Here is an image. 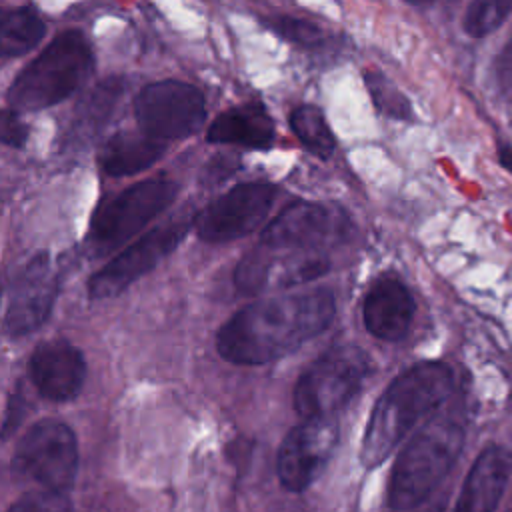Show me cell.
<instances>
[{
	"instance_id": "4fadbf2b",
	"label": "cell",
	"mask_w": 512,
	"mask_h": 512,
	"mask_svg": "<svg viewBox=\"0 0 512 512\" xmlns=\"http://www.w3.org/2000/svg\"><path fill=\"white\" fill-rule=\"evenodd\" d=\"M338 442V422L332 418H308L294 426L278 450V478L284 488L300 492L310 486L328 462Z\"/></svg>"
},
{
	"instance_id": "9c48e42d",
	"label": "cell",
	"mask_w": 512,
	"mask_h": 512,
	"mask_svg": "<svg viewBox=\"0 0 512 512\" xmlns=\"http://www.w3.org/2000/svg\"><path fill=\"white\" fill-rule=\"evenodd\" d=\"M140 130L156 140H178L200 130L206 118L202 92L180 80H160L144 86L134 100Z\"/></svg>"
},
{
	"instance_id": "ffe728a7",
	"label": "cell",
	"mask_w": 512,
	"mask_h": 512,
	"mask_svg": "<svg viewBox=\"0 0 512 512\" xmlns=\"http://www.w3.org/2000/svg\"><path fill=\"white\" fill-rule=\"evenodd\" d=\"M122 92L124 82L120 78H104L100 84H96L76 106L68 132V144L78 146L80 142H86L98 134L110 120Z\"/></svg>"
},
{
	"instance_id": "d6986e66",
	"label": "cell",
	"mask_w": 512,
	"mask_h": 512,
	"mask_svg": "<svg viewBox=\"0 0 512 512\" xmlns=\"http://www.w3.org/2000/svg\"><path fill=\"white\" fill-rule=\"evenodd\" d=\"M164 150L166 144L162 140H156L144 132H118L98 150V164L108 176H132L150 168L164 154Z\"/></svg>"
},
{
	"instance_id": "9a60e30c",
	"label": "cell",
	"mask_w": 512,
	"mask_h": 512,
	"mask_svg": "<svg viewBox=\"0 0 512 512\" xmlns=\"http://www.w3.org/2000/svg\"><path fill=\"white\" fill-rule=\"evenodd\" d=\"M28 376L38 394L52 402H70L82 390L86 360L70 342L56 338L40 344L28 360Z\"/></svg>"
},
{
	"instance_id": "ba28073f",
	"label": "cell",
	"mask_w": 512,
	"mask_h": 512,
	"mask_svg": "<svg viewBox=\"0 0 512 512\" xmlns=\"http://www.w3.org/2000/svg\"><path fill=\"white\" fill-rule=\"evenodd\" d=\"M76 436L64 422L40 420L18 442L12 456V472L44 490L62 492L76 476Z\"/></svg>"
},
{
	"instance_id": "8fae6325",
	"label": "cell",
	"mask_w": 512,
	"mask_h": 512,
	"mask_svg": "<svg viewBox=\"0 0 512 512\" xmlns=\"http://www.w3.org/2000/svg\"><path fill=\"white\" fill-rule=\"evenodd\" d=\"M276 194V186L268 182L238 184L194 216L196 234L204 242H230L246 236L264 222Z\"/></svg>"
},
{
	"instance_id": "6da1fadb",
	"label": "cell",
	"mask_w": 512,
	"mask_h": 512,
	"mask_svg": "<svg viewBox=\"0 0 512 512\" xmlns=\"http://www.w3.org/2000/svg\"><path fill=\"white\" fill-rule=\"evenodd\" d=\"M334 314L336 300L328 288L252 302L218 330L216 348L232 364H266L292 354L324 332Z\"/></svg>"
},
{
	"instance_id": "44dd1931",
	"label": "cell",
	"mask_w": 512,
	"mask_h": 512,
	"mask_svg": "<svg viewBox=\"0 0 512 512\" xmlns=\"http://www.w3.org/2000/svg\"><path fill=\"white\" fill-rule=\"evenodd\" d=\"M46 24L30 6L10 8L0 20V52L4 58L22 56L32 50L44 36Z\"/></svg>"
},
{
	"instance_id": "ac0fdd59",
	"label": "cell",
	"mask_w": 512,
	"mask_h": 512,
	"mask_svg": "<svg viewBox=\"0 0 512 512\" xmlns=\"http://www.w3.org/2000/svg\"><path fill=\"white\" fill-rule=\"evenodd\" d=\"M276 126L268 110L260 102L234 106L218 114L206 132V140L214 144H236L244 148L264 150L272 146Z\"/></svg>"
},
{
	"instance_id": "52a82bcc",
	"label": "cell",
	"mask_w": 512,
	"mask_h": 512,
	"mask_svg": "<svg viewBox=\"0 0 512 512\" xmlns=\"http://www.w3.org/2000/svg\"><path fill=\"white\" fill-rule=\"evenodd\" d=\"M350 236L348 216L328 204L300 200L284 208L260 234V246L272 252L324 254Z\"/></svg>"
},
{
	"instance_id": "3957f363",
	"label": "cell",
	"mask_w": 512,
	"mask_h": 512,
	"mask_svg": "<svg viewBox=\"0 0 512 512\" xmlns=\"http://www.w3.org/2000/svg\"><path fill=\"white\" fill-rule=\"evenodd\" d=\"M464 444L462 424L448 414L430 418L400 452L388 482V506H420L454 466Z\"/></svg>"
},
{
	"instance_id": "f1b7e54d",
	"label": "cell",
	"mask_w": 512,
	"mask_h": 512,
	"mask_svg": "<svg viewBox=\"0 0 512 512\" xmlns=\"http://www.w3.org/2000/svg\"><path fill=\"white\" fill-rule=\"evenodd\" d=\"M498 160L512 174V146L508 142L498 144Z\"/></svg>"
},
{
	"instance_id": "277c9868",
	"label": "cell",
	"mask_w": 512,
	"mask_h": 512,
	"mask_svg": "<svg viewBox=\"0 0 512 512\" xmlns=\"http://www.w3.org/2000/svg\"><path fill=\"white\" fill-rule=\"evenodd\" d=\"M94 70L90 42L80 30L60 32L32 62H28L8 88L14 112H34L54 106L74 94Z\"/></svg>"
},
{
	"instance_id": "484cf974",
	"label": "cell",
	"mask_w": 512,
	"mask_h": 512,
	"mask_svg": "<svg viewBox=\"0 0 512 512\" xmlns=\"http://www.w3.org/2000/svg\"><path fill=\"white\" fill-rule=\"evenodd\" d=\"M8 512H72V506L62 492L40 490L16 500Z\"/></svg>"
},
{
	"instance_id": "5b68a950",
	"label": "cell",
	"mask_w": 512,
	"mask_h": 512,
	"mask_svg": "<svg viewBox=\"0 0 512 512\" xmlns=\"http://www.w3.org/2000/svg\"><path fill=\"white\" fill-rule=\"evenodd\" d=\"M370 356L354 344H338L316 358L294 386V408L308 418H332L372 374Z\"/></svg>"
},
{
	"instance_id": "7a4b0ae2",
	"label": "cell",
	"mask_w": 512,
	"mask_h": 512,
	"mask_svg": "<svg viewBox=\"0 0 512 512\" xmlns=\"http://www.w3.org/2000/svg\"><path fill=\"white\" fill-rule=\"evenodd\" d=\"M454 390V372L444 362H418L396 376L370 414L360 458L366 468L384 462L404 436L436 412Z\"/></svg>"
},
{
	"instance_id": "603a6c76",
	"label": "cell",
	"mask_w": 512,
	"mask_h": 512,
	"mask_svg": "<svg viewBox=\"0 0 512 512\" xmlns=\"http://www.w3.org/2000/svg\"><path fill=\"white\" fill-rule=\"evenodd\" d=\"M366 90L372 96L374 106L394 120H412V106L408 98L392 84L388 76L380 70H366L364 72Z\"/></svg>"
},
{
	"instance_id": "e0dca14e",
	"label": "cell",
	"mask_w": 512,
	"mask_h": 512,
	"mask_svg": "<svg viewBox=\"0 0 512 512\" xmlns=\"http://www.w3.org/2000/svg\"><path fill=\"white\" fill-rule=\"evenodd\" d=\"M512 472V456L502 446H488L472 464L454 512H494Z\"/></svg>"
},
{
	"instance_id": "7c38bea8",
	"label": "cell",
	"mask_w": 512,
	"mask_h": 512,
	"mask_svg": "<svg viewBox=\"0 0 512 512\" xmlns=\"http://www.w3.org/2000/svg\"><path fill=\"white\" fill-rule=\"evenodd\" d=\"M58 292V278L50 256H32L14 276L4 312V334L22 338L38 330L50 316Z\"/></svg>"
},
{
	"instance_id": "2e32d148",
	"label": "cell",
	"mask_w": 512,
	"mask_h": 512,
	"mask_svg": "<svg viewBox=\"0 0 512 512\" xmlns=\"http://www.w3.org/2000/svg\"><path fill=\"white\" fill-rule=\"evenodd\" d=\"M414 298L396 276H380L368 290L362 306L366 330L386 342L406 336L414 318Z\"/></svg>"
},
{
	"instance_id": "8992f818",
	"label": "cell",
	"mask_w": 512,
	"mask_h": 512,
	"mask_svg": "<svg viewBox=\"0 0 512 512\" xmlns=\"http://www.w3.org/2000/svg\"><path fill=\"white\" fill-rule=\"evenodd\" d=\"M178 194V184L166 178L138 182L110 198L92 216L88 246L94 254H108L166 210Z\"/></svg>"
},
{
	"instance_id": "cb8c5ba5",
	"label": "cell",
	"mask_w": 512,
	"mask_h": 512,
	"mask_svg": "<svg viewBox=\"0 0 512 512\" xmlns=\"http://www.w3.org/2000/svg\"><path fill=\"white\" fill-rule=\"evenodd\" d=\"M512 12V0H476L468 4L462 28L472 38H484L492 34Z\"/></svg>"
},
{
	"instance_id": "4316f807",
	"label": "cell",
	"mask_w": 512,
	"mask_h": 512,
	"mask_svg": "<svg viewBox=\"0 0 512 512\" xmlns=\"http://www.w3.org/2000/svg\"><path fill=\"white\" fill-rule=\"evenodd\" d=\"M28 138V126L22 122L18 112L4 110L2 112V142L10 148H22Z\"/></svg>"
},
{
	"instance_id": "5bb4252c",
	"label": "cell",
	"mask_w": 512,
	"mask_h": 512,
	"mask_svg": "<svg viewBox=\"0 0 512 512\" xmlns=\"http://www.w3.org/2000/svg\"><path fill=\"white\" fill-rule=\"evenodd\" d=\"M330 260L326 254L278 256L264 246L246 254L234 272L236 288L244 294H258L270 286L286 288L312 282L326 274Z\"/></svg>"
},
{
	"instance_id": "d4e9b609",
	"label": "cell",
	"mask_w": 512,
	"mask_h": 512,
	"mask_svg": "<svg viewBox=\"0 0 512 512\" xmlns=\"http://www.w3.org/2000/svg\"><path fill=\"white\" fill-rule=\"evenodd\" d=\"M272 32L298 46H316L324 40V30L304 18L294 16H268L262 20Z\"/></svg>"
},
{
	"instance_id": "30bf717a",
	"label": "cell",
	"mask_w": 512,
	"mask_h": 512,
	"mask_svg": "<svg viewBox=\"0 0 512 512\" xmlns=\"http://www.w3.org/2000/svg\"><path fill=\"white\" fill-rule=\"evenodd\" d=\"M192 226V216L184 214L152 228L140 240L124 248L116 258L102 266L88 280V296L92 300H106L124 292L132 282L150 272L164 260L186 236Z\"/></svg>"
},
{
	"instance_id": "7402d4cb",
	"label": "cell",
	"mask_w": 512,
	"mask_h": 512,
	"mask_svg": "<svg viewBox=\"0 0 512 512\" xmlns=\"http://www.w3.org/2000/svg\"><path fill=\"white\" fill-rule=\"evenodd\" d=\"M292 132L302 146L318 158H328L336 148V138L318 106L302 104L290 112Z\"/></svg>"
},
{
	"instance_id": "f546056e",
	"label": "cell",
	"mask_w": 512,
	"mask_h": 512,
	"mask_svg": "<svg viewBox=\"0 0 512 512\" xmlns=\"http://www.w3.org/2000/svg\"><path fill=\"white\" fill-rule=\"evenodd\" d=\"M420 512H442V504H432V506H426V508H422Z\"/></svg>"
},
{
	"instance_id": "4dcf8cb0",
	"label": "cell",
	"mask_w": 512,
	"mask_h": 512,
	"mask_svg": "<svg viewBox=\"0 0 512 512\" xmlns=\"http://www.w3.org/2000/svg\"><path fill=\"white\" fill-rule=\"evenodd\" d=\"M510 512H512V510H510Z\"/></svg>"
},
{
	"instance_id": "83f0119b",
	"label": "cell",
	"mask_w": 512,
	"mask_h": 512,
	"mask_svg": "<svg viewBox=\"0 0 512 512\" xmlns=\"http://www.w3.org/2000/svg\"><path fill=\"white\" fill-rule=\"evenodd\" d=\"M496 78L502 88H512V36L496 58Z\"/></svg>"
}]
</instances>
